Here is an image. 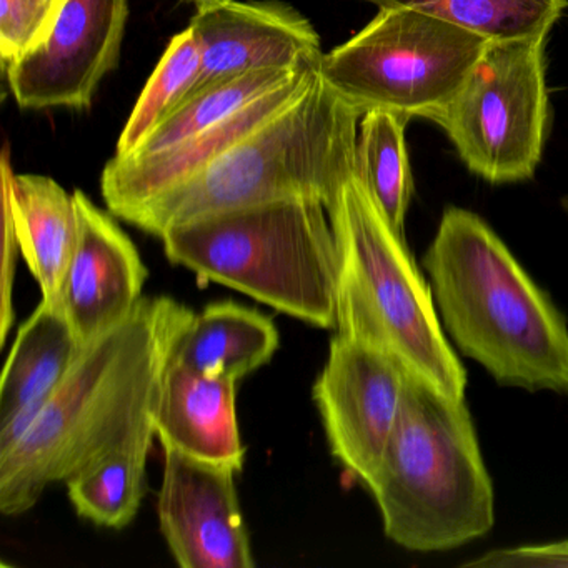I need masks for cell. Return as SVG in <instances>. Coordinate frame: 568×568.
Masks as SVG:
<instances>
[{"label":"cell","mask_w":568,"mask_h":568,"mask_svg":"<svg viewBox=\"0 0 568 568\" xmlns=\"http://www.w3.org/2000/svg\"><path fill=\"white\" fill-rule=\"evenodd\" d=\"M194 312L142 297L121 322L82 345L28 434L0 454V511L31 510L45 488L128 440L152 418L165 368Z\"/></svg>","instance_id":"cell-1"},{"label":"cell","mask_w":568,"mask_h":568,"mask_svg":"<svg viewBox=\"0 0 568 568\" xmlns=\"http://www.w3.org/2000/svg\"><path fill=\"white\" fill-rule=\"evenodd\" d=\"M422 264L467 357L498 384L568 394L564 317L477 214L448 207Z\"/></svg>","instance_id":"cell-2"},{"label":"cell","mask_w":568,"mask_h":568,"mask_svg":"<svg viewBox=\"0 0 568 568\" xmlns=\"http://www.w3.org/2000/svg\"><path fill=\"white\" fill-rule=\"evenodd\" d=\"M361 119L318 71L301 98L257 131L121 219L161 239L202 215L264 202L314 199L328 211L342 185L357 174Z\"/></svg>","instance_id":"cell-3"},{"label":"cell","mask_w":568,"mask_h":568,"mask_svg":"<svg viewBox=\"0 0 568 568\" xmlns=\"http://www.w3.org/2000/svg\"><path fill=\"white\" fill-rule=\"evenodd\" d=\"M365 487L400 547L437 551L494 527V488L464 400L407 374L404 402Z\"/></svg>","instance_id":"cell-4"},{"label":"cell","mask_w":568,"mask_h":568,"mask_svg":"<svg viewBox=\"0 0 568 568\" xmlns=\"http://www.w3.org/2000/svg\"><path fill=\"white\" fill-rule=\"evenodd\" d=\"M165 255L321 328L337 325L338 248L327 207L285 199L202 215L162 235Z\"/></svg>","instance_id":"cell-5"},{"label":"cell","mask_w":568,"mask_h":568,"mask_svg":"<svg viewBox=\"0 0 568 568\" xmlns=\"http://www.w3.org/2000/svg\"><path fill=\"white\" fill-rule=\"evenodd\" d=\"M338 248V334L358 338L407 374L464 400L467 375L442 332L430 287L357 174L328 209Z\"/></svg>","instance_id":"cell-6"},{"label":"cell","mask_w":568,"mask_h":568,"mask_svg":"<svg viewBox=\"0 0 568 568\" xmlns=\"http://www.w3.org/2000/svg\"><path fill=\"white\" fill-rule=\"evenodd\" d=\"M488 42L414 9H381L358 34L322 55L318 71L362 115L427 119L460 91Z\"/></svg>","instance_id":"cell-7"},{"label":"cell","mask_w":568,"mask_h":568,"mask_svg":"<svg viewBox=\"0 0 568 568\" xmlns=\"http://www.w3.org/2000/svg\"><path fill=\"white\" fill-rule=\"evenodd\" d=\"M545 39L488 42L460 91L427 118L491 184L527 181L540 164L550 121Z\"/></svg>","instance_id":"cell-8"},{"label":"cell","mask_w":568,"mask_h":568,"mask_svg":"<svg viewBox=\"0 0 568 568\" xmlns=\"http://www.w3.org/2000/svg\"><path fill=\"white\" fill-rule=\"evenodd\" d=\"M407 371L358 338L335 334L312 398L331 454L362 484L371 478L390 440L404 402Z\"/></svg>","instance_id":"cell-9"},{"label":"cell","mask_w":568,"mask_h":568,"mask_svg":"<svg viewBox=\"0 0 568 568\" xmlns=\"http://www.w3.org/2000/svg\"><path fill=\"white\" fill-rule=\"evenodd\" d=\"M128 19L129 0H62L44 39L6 69L19 108H91L121 61Z\"/></svg>","instance_id":"cell-10"},{"label":"cell","mask_w":568,"mask_h":568,"mask_svg":"<svg viewBox=\"0 0 568 568\" xmlns=\"http://www.w3.org/2000/svg\"><path fill=\"white\" fill-rule=\"evenodd\" d=\"M158 515L182 568H252L251 540L235 488V468L164 448Z\"/></svg>","instance_id":"cell-11"},{"label":"cell","mask_w":568,"mask_h":568,"mask_svg":"<svg viewBox=\"0 0 568 568\" xmlns=\"http://www.w3.org/2000/svg\"><path fill=\"white\" fill-rule=\"evenodd\" d=\"M79 239L61 308L79 344L121 322L142 298L148 267L134 242L82 191H74Z\"/></svg>","instance_id":"cell-12"},{"label":"cell","mask_w":568,"mask_h":568,"mask_svg":"<svg viewBox=\"0 0 568 568\" xmlns=\"http://www.w3.org/2000/svg\"><path fill=\"white\" fill-rule=\"evenodd\" d=\"M202 48V72L192 92L231 75L321 64V38L312 22L277 0H231L191 21Z\"/></svg>","instance_id":"cell-13"},{"label":"cell","mask_w":568,"mask_h":568,"mask_svg":"<svg viewBox=\"0 0 568 568\" xmlns=\"http://www.w3.org/2000/svg\"><path fill=\"white\" fill-rule=\"evenodd\" d=\"M321 64H308L291 81L272 89L252 102L234 118L221 122L201 134L192 135L181 144L155 154L135 158H115L105 164L101 178V192L112 215L121 219L125 212L207 168L225 151L257 131L278 112L301 98L317 78Z\"/></svg>","instance_id":"cell-14"},{"label":"cell","mask_w":568,"mask_h":568,"mask_svg":"<svg viewBox=\"0 0 568 568\" xmlns=\"http://www.w3.org/2000/svg\"><path fill=\"white\" fill-rule=\"evenodd\" d=\"M235 385L204 377L172 357L152 410L162 447L242 471L245 447L235 412Z\"/></svg>","instance_id":"cell-15"},{"label":"cell","mask_w":568,"mask_h":568,"mask_svg":"<svg viewBox=\"0 0 568 568\" xmlns=\"http://www.w3.org/2000/svg\"><path fill=\"white\" fill-rule=\"evenodd\" d=\"M81 347L62 308L42 298L19 328L0 378V454L28 434Z\"/></svg>","instance_id":"cell-16"},{"label":"cell","mask_w":568,"mask_h":568,"mask_svg":"<svg viewBox=\"0 0 568 568\" xmlns=\"http://www.w3.org/2000/svg\"><path fill=\"white\" fill-rule=\"evenodd\" d=\"M2 192L14 221L22 257L41 287L42 298L61 307L65 275L79 239L74 192L45 175H16L6 149Z\"/></svg>","instance_id":"cell-17"},{"label":"cell","mask_w":568,"mask_h":568,"mask_svg":"<svg viewBox=\"0 0 568 568\" xmlns=\"http://www.w3.org/2000/svg\"><path fill=\"white\" fill-rule=\"evenodd\" d=\"M278 345L271 317L235 302H217L194 315L174 357L204 377L239 382L268 364Z\"/></svg>","instance_id":"cell-18"},{"label":"cell","mask_w":568,"mask_h":568,"mask_svg":"<svg viewBox=\"0 0 568 568\" xmlns=\"http://www.w3.org/2000/svg\"><path fill=\"white\" fill-rule=\"evenodd\" d=\"M154 437L158 435L151 418L128 440L65 481L79 517L114 530L134 520L148 491V462Z\"/></svg>","instance_id":"cell-19"},{"label":"cell","mask_w":568,"mask_h":568,"mask_svg":"<svg viewBox=\"0 0 568 568\" xmlns=\"http://www.w3.org/2000/svg\"><path fill=\"white\" fill-rule=\"evenodd\" d=\"M305 65L308 64L295 69L244 72V74L219 79L192 92L148 135L131 158L155 154L187 141L192 135L215 128L244 111L247 105L267 94L272 89L291 81Z\"/></svg>","instance_id":"cell-20"},{"label":"cell","mask_w":568,"mask_h":568,"mask_svg":"<svg viewBox=\"0 0 568 568\" xmlns=\"http://www.w3.org/2000/svg\"><path fill=\"white\" fill-rule=\"evenodd\" d=\"M378 9L405 8L468 29L488 41L547 38L568 0H361Z\"/></svg>","instance_id":"cell-21"},{"label":"cell","mask_w":568,"mask_h":568,"mask_svg":"<svg viewBox=\"0 0 568 568\" xmlns=\"http://www.w3.org/2000/svg\"><path fill=\"white\" fill-rule=\"evenodd\" d=\"M407 121L408 118L395 112H367L362 115L357 141V175L392 227L402 235L414 191L405 144Z\"/></svg>","instance_id":"cell-22"},{"label":"cell","mask_w":568,"mask_h":568,"mask_svg":"<svg viewBox=\"0 0 568 568\" xmlns=\"http://www.w3.org/2000/svg\"><path fill=\"white\" fill-rule=\"evenodd\" d=\"M202 72V48L194 29L175 36L145 84L119 138L115 158H131L148 135L187 98Z\"/></svg>","instance_id":"cell-23"},{"label":"cell","mask_w":568,"mask_h":568,"mask_svg":"<svg viewBox=\"0 0 568 568\" xmlns=\"http://www.w3.org/2000/svg\"><path fill=\"white\" fill-rule=\"evenodd\" d=\"M62 0H0V58L4 69L44 39Z\"/></svg>","instance_id":"cell-24"},{"label":"cell","mask_w":568,"mask_h":568,"mask_svg":"<svg viewBox=\"0 0 568 568\" xmlns=\"http://www.w3.org/2000/svg\"><path fill=\"white\" fill-rule=\"evenodd\" d=\"M465 567H568V541L490 551Z\"/></svg>","instance_id":"cell-25"},{"label":"cell","mask_w":568,"mask_h":568,"mask_svg":"<svg viewBox=\"0 0 568 568\" xmlns=\"http://www.w3.org/2000/svg\"><path fill=\"white\" fill-rule=\"evenodd\" d=\"M21 252L18 235H16L14 221L11 211L4 204V257H2V312H0V344H6L12 322H14V307H12V284H14L16 255Z\"/></svg>","instance_id":"cell-26"},{"label":"cell","mask_w":568,"mask_h":568,"mask_svg":"<svg viewBox=\"0 0 568 568\" xmlns=\"http://www.w3.org/2000/svg\"><path fill=\"white\" fill-rule=\"evenodd\" d=\"M187 2L194 4L197 8V12H207L222 8V6L227 4L231 0H187Z\"/></svg>","instance_id":"cell-27"},{"label":"cell","mask_w":568,"mask_h":568,"mask_svg":"<svg viewBox=\"0 0 568 568\" xmlns=\"http://www.w3.org/2000/svg\"><path fill=\"white\" fill-rule=\"evenodd\" d=\"M561 209H564V212L568 217V197L561 199Z\"/></svg>","instance_id":"cell-28"}]
</instances>
